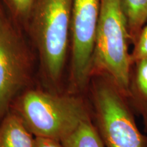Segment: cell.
I'll list each match as a JSON object with an SVG mask.
<instances>
[{"label":"cell","mask_w":147,"mask_h":147,"mask_svg":"<svg viewBox=\"0 0 147 147\" xmlns=\"http://www.w3.org/2000/svg\"><path fill=\"white\" fill-rule=\"evenodd\" d=\"M14 112L35 137L61 141L90 115L78 97L29 90L18 97Z\"/></svg>","instance_id":"6da1fadb"},{"label":"cell","mask_w":147,"mask_h":147,"mask_svg":"<svg viewBox=\"0 0 147 147\" xmlns=\"http://www.w3.org/2000/svg\"><path fill=\"white\" fill-rule=\"evenodd\" d=\"M129 44L127 23L121 0H101L92 76H109L126 96L131 64L128 49Z\"/></svg>","instance_id":"7a4b0ae2"},{"label":"cell","mask_w":147,"mask_h":147,"mask_svg":"<svg viewBox=\"0 0 147 147\" xmlns=\"http://www.w3.org/2000/svg\"><path fill=\"white\" fill-rule=\"evenodd\" d=\"M92 84L96 127L105 147H147L126 95L109 76L94 74Z\"/></svg>","instance_id":"3957f363"},{"label":"cell","mask_w":147,"mask_h":147,"mask_svg":"<svg viewBox=\"0 0 147 147\" xmlns=\"http://www.w3.org/2000/svg\"><path fill=\"white\" fill-rule=\"evenodd\" d=\"M73 0H35L29 19L42 67L47 78L61 76L71 32Z\"/></svg>","instance_id":"277c9868"},{"label":"cell","mask_w":147,"mask_h":147,"mask_svg":"<svg viewBox=\"0 0 147 147\" xmlns=\"http://www.w3.org/2000/svg\"><path fill=\"white\" fill-rule=\"evenodd\" d=\"M28 51L0 6V122L30 76Z\"/></svg>","instance_id":"5b68a950"},{"label":"cell","mask_w":147,"mask_h":147,"mask_svg":"<svg viewBox=\"0 0 147 147\" xmlns=\"http://www.w3.org/2000/svg\"><path fill=\"white\" fill-rule=\"evenodd\" d=\"M100 8L101 0H73L70 32L71 78L78 89L87 87L92 76Z\"/></svg>","instance_id":"8992f818"},{"label":"cell","mask_w":147,"mask_h":147,"mask_svg":"<svg viewBox=\"0 0 147 147\" xmlns=\"http://www.w3.org/2000/svg\"><path fill=\"white\" fill-rule=\"evenodd\" d=\"M127 97L134 113L142 117L147 131V59L131 63Z\"/></svg>","instance_id":"52a82bcc"},{"label":"cell","mask_w":147,"mask_h":147,"mask_svg":"<svg viewBox=\"0 0 147 147\" xmlns=\"http://www.w3.org/2000/svg\"><path fill=\"white\" fill-rule=\"evenodd\" d=\"M35 138L19 116L8 112L0 122V147H34Z\"/></svg>","instance_id":"ba28073f"},{"label":"cell","mask_w":147,"mask_h":147,"mask_svg":"<svg viewBox=\"0 0 147 147\" xmlns=\"http://www.w3.org/2000/svg\"><path fill=\"white\" fill-rule=\"evenodd\" d=\"M61 142L63 147H105L90 116Z\"/></svg>","instance_id":"9c48e42d"},{"label":"cell","mask_w":147,"mask_h":147,"mask_svg":"<svg viewBox=\"0 0 147 147\" xmlns=\"http://www.w3.org/2000/svg\"><path fill=\"white\" fill-rule=\"evenodd\" d=\"M127 23L130 42L134 45L147 21V0H121Z\"/></svg>","instance_id":"30bf717a"},{"label":"cell","mask_w":147,"mask_h":147,"mask_svg":"<svg viewBox=\"0 0 147 147\" xmlns=\"http://www.w3.org/2000/svg\"><path fill=\"white\" fill-rule=\"evenodd\" d=\"M11 12L20 19H29L35 0H3Z\"/></svg>","instance_id":"8fae6325"},{"label":"cell","mask_w":147,"mask_h":147,"mask_svg":"<svg viewBox=\"0 0 147 147\" xmlns=\"http://www.w3.org/2000/svg\"><path fill=\"white\" fill-rule=\"evenodd\" d=\"M131 63L147 59V21L140 33L131 53Z\"/></svg>","instance_id":"7c38bea8"},{"label":"cell","mask_w":147,"mask_h":147,"mask_svg":"<svg viewBox=\"0 0 147 147\" xmlns=\"http://www.w3.org/2000/svg\"><path fill=\"white\" fill-rule=\"evenodd\" d=\"M34 147H63L61 142L54 139L35 137Z\"/></svg>","instance_id":"4fadbf2b"}]
</instances>
